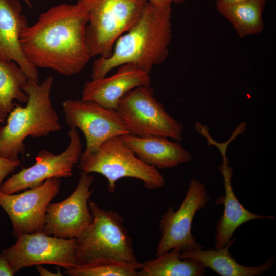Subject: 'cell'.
Instances as JSON below:
<instances>
[{"label": "cell", "instance_id": "17", "mask_svg": "<svg viewBox=\"0 0 276 276\" xmlns=\"http://www.w3.org/2000/svg\"><path fill=\"white\" fill-rule=\"evenodd\" d=\"M121 136L141 161L157 169L174 168L192 158L179 142L165 137H141L130 133Z\"/></svg>", "mask_w": 276, "mask_h": 276}, {"label": "cell", "instance_id": "4", "mask_svg": "<svg viewBox=\"0 0 276 276\" xmlns=\"http://www.w3.org/2000/svg\"><path fill=\"white\" fill-rule=\"evenodd\" d=\"M89 206L92 222L76 238L78 266L101 260L140 263L120 214L111 210H105L93 201H89Z\"/></svg>", "mask_w": 276, "mask_h": 276}, {"label": "cell", "instance_id": "12", "mask_svg": "<svg viewBox=\"0 0 276 276\" xmlns=\"http://www.w3.org/2000/svg\"><path fill=\"white\" fill-rule=\"evenodd\" d=\"M63 109L67 124L79 129L85 137L86 148L81 155L92 152L107 139L130 133L116 110L94 102L67 99Z\"/></svg>", "mask_w": 276, "mask_h": 276}, {"label": "cell", "instance_id": "18", "mask_svg": "<svg viewBox=\"0 0 276 276\" xmlns=\"http://www.w3.org/2000/svg\"><path fill=\"white\" fill-rule=\"evenodd\" d=\"M235 240L233 237L225 246L218 249L203 250L199 248L181 251L180 257L193 258L201 262L221 276H258L270 270L275 259L269 258L266 262L258 266H247L240 264L232 257L229 249Z\"/></svg>", "mask_w": 276, "mask_h": 276}, {"label": "cell", "instance_id": "9", "mask_svg": "<svg viewBox=\"0 0 276 276\" xmlns=\"http://www.w3.org/2000/svg\"><path fill=\"white\" fill-rule=\"evenodd\" d=\"M210 200L205 185L196 179L191 180L179 208L169 207L159 222L161 238L155 257L175 248L181 251L203 248L192 234V224L196 212L206 207Z\"/></svg>", "mask_w": 276, "mask_h": 276}, {"label": "cell", "instance_id": "25", "mask_svg": "<svg viewBox=\"0 0 276 276\" xmlns=\"http://www.w3.org/2000/svg\"><path fill=\"white\" fill-rule=\"evenodd\" d=\"M154 5L161 7H171L172 4H181L186 0H146Z\"/></svg>", "mask_w": 276, "mask_h": 276}, {"label": "cell", "instance_id": "23", "mask_svg": "<svg viewBox=\"0 0 276 276\" xmlns=\"http://www.w3.org/2000/svg\"><path fill=\"white\" fill-rule=\"evenodd\" d=\"M19 159L10 160L0 156V188L5 178L20 165Z\"/></svg>", "mask_w": 276, "mask_h": 276}, {"label": "cell", "instance_id": "22", "mask_svg": "<svg viewBox=\"0 0 276 276\" xmlns=\"http://www.w3.org/2000/svg\"><path fill=\"white\" fill-rule=\"evenodd\" d=\"M142 263L137 264L101 260L66 269L70 276H139Z\"/></svg>", "mask_w": 276, "mask_h": 276}, {"label": "cell", "instance_id": "28", "mask_svg": "<svg viewBox=\"0 0 276 276\" xmlns=\"http://www.w3.org/2000/svg\"><path fill=\"white\" fill-rule=\"evenodd\" d=\"M25 3L28 5L30 8H32V4L29 0H24Z\"/></svg>", "mask_w": 276, "mask_h": 276}, {"label": "cell", "instance_id": "26", "mask_svg": "<svg viewBox=\"0 0 276 276\" xmlns=\"http://www.w3.org/2000/svg\"><path fill=\"white\" fill-rule=\"evenodd\" d=\"M36 269L41 276H62L60 269H59L56 273L52 272L43 267L41 265H36Z\"/></svg>", "mask_w": 276, "mask_h": 276}, {"label": "cell", "instance_id": "6", "mask_svg": "<svg viewBox=\"0 0 276 276\" xmlns=\"http://www.w3.org/2000/svg\"><path fill=\"white\" fill-rule=\"evenodd\" d=\"M86 10V40L91 57L108 58L117 40L140 16L146 0H78Z\"/></svg>", "mask_w": 276, "mask_h": 276}, {"label": "cell", "instance_id": "27", "mask_svg": "<svg viewBox=\"0 0 276 276\" xmlns=\"http://www.w3.org/2000/svg\"><path fill=\"white\" fill-rule=\"evenodd\" d=\"M248 0H215L216 3L220 4H233Z\"/></svg>", "mask_w": 276, "mask_h": 276}, {"label": "cell", "instance_id": "24", "mask_svg": "<svg viewBox=\"0 0 276 276\" xmlns=\"http://www.w3.org/2000/svg\"><path fill=\"white\" fill-rule=\"evenodd\" d=\"M14 275L7 259L0 254V276H12Z\"/></svg>", "mask_w": 276, "mask_h": 276}, {"label": "cell", "instance_id": "19", "mask_svg": "<svg viewBox=\"0 0 276 276\" xmlns=\"http://www.w3.org/2000/svg\"><path fill=\"white\" fill-rule=\"evenodd\" d=\"M266 0H248L233 4L216 3L217 11L232 25L240 38L261 33Z\"/></svg>", "mask_w": 276, "mask_h": 276}, {"label": "cell", "instance_id": "1", "mask_svg": "<svg viewBox=\"0 0 276 276\" xmlns=\"http://www.w3.org/2000/svg\"><path fill=\"white\" fill-rule=\"evenodd\" d=\"M88 15L83 5L63 3L41 14L20 42L31 65L66 76L80 73L91 57L86 40Z\"/></svg>", "mask_w": 276, "mask_h": 276}, {"label": "cell", "instance_id": "16", "mask_svg": "<svg viewBox=\"0 0 276 276\" xmlns=\"http://www.w3.org/2000/svg\"><path fill=\"white\" fill-rule=\"evenodd\" d=\"M17 0H0V58L16 62L29 78L38 81V71L26 58L20 42L29 26Z\"/></svg>", "mask_w": 276, "mask_h": 276}, {"label": "cell", "instance_id": "21", "mask_svg": "<svg viewBox=\"0 0 276 276\" xmlns=\"http://www.w3.org/2000/svg\"><path fill=\"white\" fill-rule=\"evenodd\" d=\"M27 79L16 62L0 58V123H4L14 108V100L27 101L28 96L22 89Z\"/></svg>", "mask_w": 276, "mask_h": 276}, {"label": "cell", "instance_id": "14", "mask_svg": "<svg viewBox=\"0 0 276 276\" xmlns=\"http://www.w3.org/2000/svg\"><path fill=\"white\" fill-rule=\"evenodd\" d=\"M150 74L132 63L118 67L117 72L87 81L83 87L82 99L94 102L101 106L116 110L120 100L131 90L151 85Z\"/></svg>", "mask_w": 276, "mask_h": 276}, {"label": "cell", "instance_id": "7", "mask_svg": "<svg viewBox=\"0 0 276 276\" xmlns=\"http://www.w3.org/2000/svg\"><path fill=\"white\" fill-rule=\"evenodd\" d=\"M116 110L130 134L163 136L177 142L182 139L183 125L166 111L150 85L128 92L120 100Z\"/></svg>", "mask_w": 276, "mask_h": 276}, {"label": "cell", "instance_id": "3", "mask_svg": "<svg viewBox=\"0 0 276 276\" xmlns=\"http://www.w3.org/2000/svg\"><path fill=\"white\" fill-rule=\"evenodd\" d=\"M53 78L50 76L41 84L28 78L22 90L28 98L25 107L15 104L5 125L0 126V156L16 160L25 152L27 136L40 138L59 131L61 125L53 108L50 95Z\"/></svg>", "mask_w": 276, "mask_h": 276}, {"label": "cell", "instance_id": "13", "mask_svg": "<svg viewBox=\"0 0 276 276\" xmlns=\"http://www.w3.org/2000/svg\"><path fill=\"white\" fill-rule=\"evenodd\" d=\"M60 183L53 178L17 194L0 191V206L11 220L14 236L43 232L47 206L59 193Z\"/></svg>", "mask_w": 276, "mask_h": 276}, {"label": "cell", "instance_id": "8", "mask_svg": "<svg viewBox=\"0 0 276 276\" xmlns=\"http://www.w3.org/2000/svg\"><path fill=\"white\" fill-rule=\"evenodd\" d=\"M16 243L1 254L14 274L33 265L53 264L67 269L78 266L76 238L51 237L43 232L21 234Z\"/></svg>", "mask_w": 276, "mask_h": 276}, {"label": "cell", "instance_id": "15", "mask_svg": "<svg viewBox=\"0 0 276 276\" xmlns=\"http://www.w3.org/2000/svg\"><path fill=\"white\" fill-rule=\"evenodd\" d=\"M228 144L227 142L218 143L216 145L223 157V163L219 167V169L224 178L225 194L221 196L215 203L224 205L223 213L218 220L216 226V249L221 248L227 245L233 238L235 231L243 224L257 219H275L274 216L260 215L252 213L244 208L239 201L231 184L233 170L228 166V160L226 156Z\"/></svg>", "mask_w": 276, "mask_h": 276}, {"label": "cell", "instance_id": "11", "mask_svg": "<svg viewBox=\"0 0 276 276\" xmlns=\"http://www.w3.org/2000/svg\"><path fill=\"white\" fill-rule=\"evenodd\" d=\"M94 177L81 171L74 191L61 202L48 205L43 232L61 238H77L90 224L93 216L89 200Z\"/></svg>", "mask_w": 276, "mask_h": 276}, {"label": "cell", "instance_id": "5", "mask_svg": "<svg viewBox=\"0 0 276 276\" xmlns=\"http://www.w3.org/2000/svg\"><path fill=\"white\" fill-rule=\"evenodd\" d=\"M79 161L81 171L98 173L107 179L111 194L115 192L117 181L124 177L138 179L150 190L165 185L164 177L158 169L141 161L121 136L104 141L92 152L81 155Z\"/></svg>", "mask_w": 276, "mask_h": 276}, {"label": "cell", "instance_id": "10", "mask_svg": "<svg viewBox=\"0 0 276 276\" xmlns=\"http://www.w3.org/2000/svg\"><path fill=\"white\" fill-rule=\"evenodd\" d=\"M68 135L70 143L64 152L55 155L45 149L40 150L36 163L12 175L2 183L0 191L12 194L39 186L49 178L71 177L73 168L82 153V145L77 128L70 127Z\"/></svg>", "mask_w": 276, "mask_h": 276}, {"label": "cell", "instance_id": "20", "mask_svg": "<svg viewBox=\"0 0 276 276\" xmlns=\"http://www.w3.org/2000/svg\"><path fill=\"white\" fill-rule=\"evenodd\" d=\"M181 250L171 249L155 259L142 263L139 276H202L206 267L193 258L180 257Z\"/></svg>", "mask_w": 276, "mask_h": 276}, {"label": "cell", "instance_id": "2", "mask_svg": "<svg viewBox=\"0 0 276 276\" xmlns=\"http://www.w3.org/2000/svg\"><path fill=\"white\" fill-rule=\"evenodd\" d=\"M171 7L147 1L133 25L117 40L112 54L94 61L91 78L107 76L121 65L134 64L150 74L153 67L167 59L172 37Z\"/></svg>", "mask_w": 276, "mask_h": 276}]
</instances>
